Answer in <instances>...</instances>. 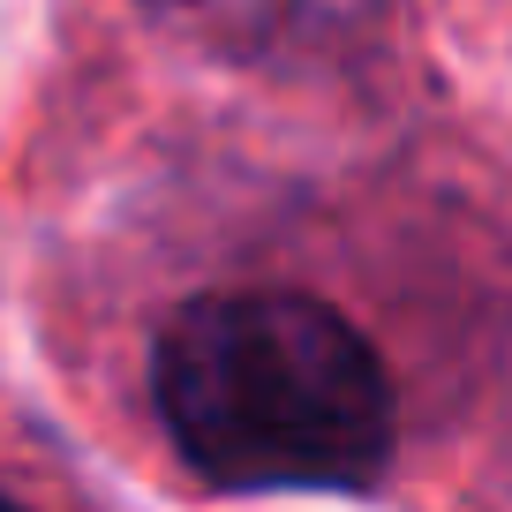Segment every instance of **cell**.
Instances as JSON below:
<instances>
[{"instance_id": "6da1fadb", "label": "cell", "mask_w": 512, "mask_h": 512, "mask_svg": "<svg viewBox=\"0 0 512 512\" xmlns=\"http://www.w3.org/2000/svg\"><path fill=\"white\" fill-rule=\"evenodd\" d=\"M159 415L226 490H362L392 452V377L317 294H204L159 332Z\"/></svg>"}, {"instance_id": "7a4b0ae2", "label": "cell", "mask_w": 512, "mask_h": 512, "mask_svg": "<svg viewBox=\"0 0 512 512\" xmlns=\"http://www.w3.org/2000/svg\"><path fill=\"white\" fill-rule=\"evenodd\" d=\"M174 23L211 38L219 53L241 61H302V53H332L354 31L377 23L384 0H159Z\"/></svg>"}]
</instances>
